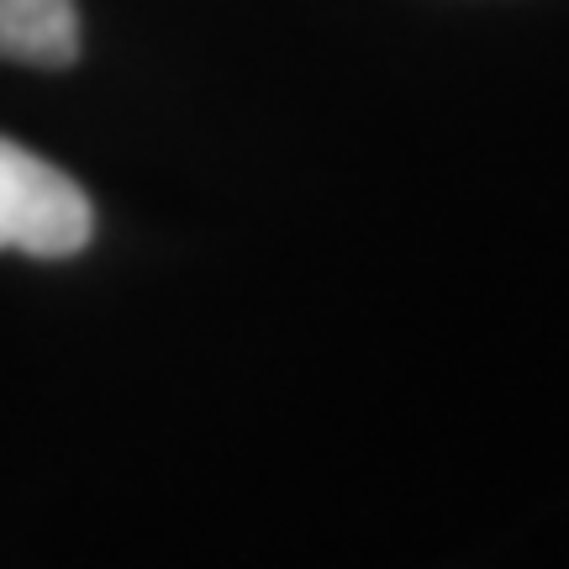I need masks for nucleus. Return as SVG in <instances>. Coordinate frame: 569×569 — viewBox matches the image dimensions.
Masks as SVG:
<instances>
[{"instance_id": "obj_1", "label": "nucleus", "mask_w": 569, "mask_h": 569, "mask_svg": "<svg viewBox=\"0 0 569 569\" xmlns=\"http://www.w3.org/2000/svg\"><path fill=\"white\" fill-rule=\"evenodd\" d=\"M96 232L90 196L32 148L0 138V248L32 259H69Z\"/></svg>"}, {"instance_id": "obj_2", "label": "nucleus", "mask_w": 569, "mask_h": 569, "mask_svg": "<svg viewBox=\"0 0 569 569\" xmlns=\"http://www.w3.org/2000/svg\"><path fill=\"white\" fill-rule=\"evenodd\" d=\"M80 53L74 0H0V59L59 69Z\"/></svg>"}]
</instances>
